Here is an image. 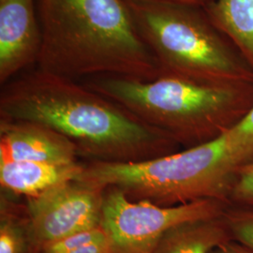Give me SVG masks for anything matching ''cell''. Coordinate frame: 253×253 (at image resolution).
Masks as SVG:
<instances>
[{
    "label": "cell",
    "instance_id": "19",
    "mask_svg": "<svg viewBox=\"0 0 253 253\" xmlns=\"http://www.w3.org/2000/svg\"><path fill=\"white\" fill-rule=\"evenodd\" d=\"M127 1V0H126ZM159 1H169V2H176V3H184V4H190L195 5L200 7H205L209 4L213 0H159Z\"/></svg>",
    "mask_w": 253,
    "mask_h": 253
},
{
    "label": "cell",
    "instance_id": "11",
    "mask_svg": "<svg viewBox=\"0 0 253 253\" xmlns=\"http://www.w3.org/2000/svg\"><path fill=\"white\" fill-rule=\"evenodd\" d=\"M234 240L224 214L182 222L169 229L153 253H210Z\"/></svg>",
    "mask_w": 253,
    "mask_h": 253
},
{
    "label": "cell",
    "instance_id": "8",
    "mask_svg": "<svg viewBox=\"0 0 253 253\" xmlns=\"http://www.w3.org/2000/svg\"><path fill=\"white\" fill-rule=\"evenodd\" d=\"M42 30L37 0H0V84L38 63Z\"/></svg>",
    "mask_w": 253,
    "mask_h": 253
},
{
    "label": "cell",
    "instance_id": "1",
    "mask_svg": "<svg viewBox=\"0 0 253 253\" xmlns=\"http://www.w3.org/2000/svg\"><path fill=\"white\" fill-rule=\"evenodd\" d=\"M0 118L48 126L89 162L139 163L180 148L163 131L84 84L39 69L2 85Z\"/></svg>",
    "mask_w": 253,
    "mask_h": 253
},
{
    "label": "cell",
    "instance_id": "9",
    "mask_svg": "<svg viewBox=\"0 0 253 253\" xmlns=\"http://www.w3.org/2000/svg\"><path fill=\"white\" fill-rule=\"evenodd\" d=\"M76 147L48 126L0 118V162L77 163Z\"/></svg>",
    "mask_w": 253,
    "mask_h": 253
},
{
    "label": "cell",
    "instance_id": "18",
    "mask_svg": "<svg viewBox=\"0 0 253 253\" xmlns=\"http://www.w3.org/2000/svg\"><path fill=\"white\" fill-rule=\"evenodd\" d=\"M210 253H253V250L235 240H231L217 247Z\"/></svg>",
    "mask_w": 253,
    "mask_h": 253
},
{
    "label": "cell",
    "instance_id": "5",
    "mask_svg": "<svg viewBox=\"0 0 253 253\" xmlns=\"http://www.w3.org/2000/svg\"><path fill=\"white\" fill-rule=\"evenodd\" d=\"M239 166L223 134L203 145L139 163L89 162L77 180L116 188L131 201L172 208L202 200L230 203Z\"/></svg>",
    "mask_w": 253,
    "mask_h": 253
},
{
    "label": "cell",
    "instance_id": "2",
    "mask_svg": "<svg viewBox=\"0 0 253 253\" xmlns=\"http://www.w3.org/2000/svg\"><path fill=\"white\" fill-rule=\"evenodd\" d=\"M42 30L38 69L69 79L162 75L126 0H37Z\"/></svg>",
    "mask_w": 253,
    "mask_h": 253
},
{
    "label": "cell",
    "instance_id": "13",
    "mask_svg": "<svg viewBox=\"0 0 253 253\" xmlns=\"http://www.w3.org/2000/svg\"><path fill=\"white\" fill-rule=\"evenodd\" d=\"M0 253H35L27 207L3 194L0 200Z\"/></svg>",
    "mask_w": 253,
    "mask_h": 253
},
{
    "label": "cell",
    "instance_id": "16",
    "mask_svg": "<svg viewBox=\"0 0 253 253\" xmlns=\"http://www.w3.org/2000/svg\"><path fill=\"white\" fill-rule=\"evenodd\" d=\"M230 203L237 207L253 208V163L243 165L237 170Z\"/></svg>",
    "mask_w": 253,
    "mask_h": 253
},
{
    "label": "cell",
    "instance_id": "4",
    "mask_svg": "<svg viewBox=\"0 0 253 253\" xmlns=\"http://www.w3.org/2000/svg\"><path fill=\"white\" fill-rule=\"evenodd\" d=\"M126 3L162 75L208 84L253 83V70L203 7L159 0Z\"/></svg>",
    "mask_w": 253,
    "mask_h": 253
},
{
    "label": "cell",
    "instance_id": "6",
    "mask_svg": "<svg viewBox=\"0 0 253 253\" xmlns=\"http://www.w3.org/2000/svg\"><path fill=\"white\" fill-rule=\"evenodd\" d=\"M230 204L202 200L172 208L148 201H131L116 188L105 190L101 227L113 253H153L163 235L182 222L218 217Z\"/></svg>",
    "mask_w": 253,
    "mask_h": 253
},
{
    "label": "cell",
    "instance_id": "7",
    "mask_svg": "<svg viewBox=\"0 0 253 253\" xmlns=\"http://www.w3.org/2000/svg\"><path fill=\"white\" fill-rule=\"evenodd\" d=\"M105 190L73 180L27 199L35 253L64 237L101 226Z\"/></svg>",
    "mask_w": 253,
    "mask_h": 253
},
{
    "label": "cell",
    "instance_id": "12",
    "mask_svg": "<svg viewBox=\"0 0 253 253\" xmlns=\"http://www.w3.org/2000/svg\"><path fill=\"white\" fill-rule=\"evenodd\" d=\"M204 9L253 71V0H213Z\"/></svg>",
    "mask_w": 253,
    "mask_h": 253
},
{
    "label": "cell",
    "instance_id": "10",
    "mask_svg": "<svg viewBox=\"0 0 253 253\" xmlns=\"http://www.w3.org/2000/svg\"><path fill=\"white\" fill-rule=\"evenodd\" d=\"M80 163L0 162L2 190L35 198L70 181L77 180L84 171Z\"/></svg>",
    "mask_w": 253,
    "mask_h": 253
},
{
    "label": "cell",
    "instance_id": "15",
    "mask_svg": "<svg viewBox=\"0 0 253 253\" xmlns=\"http://www.w3.org/2000/svg\"><path fill=\"white\" fill-rule=\"evenodd\" d=\"M224 217L233 239L253 250V208L230 205Z\"/></svg>",
    "mask_w": 253,
    "mask_h": 253
},
{
    "label": "cell",
    "instance_id": "3",
    "mask_svg": "<svg viewBox=\"0 0 253 253\" xmlns=\"http://www.w3.org/2000/svg\"><path fill=\"white\" fill-rule=\"evenodd\" d=\"M82 84L185 149L225 134L253 106V83L208 84L164 75L151 81L98 75Z\"/></svg>",
    "mask_w": 253,
    "mask_h": 253
},
{
    "label": "cell",
    "instance_id": "14",
    "mask_svg": "<svg viewBox=\"0 0 253 253\" xmlns=\"http://www.w3.org/2000/svg\"><path fill=\"white\" fill-rule=\"evenodd\" d=\"M227 144L239 168L253 163V106L226 133Z\"/></svg>",
    "mask_w": 253,
    "mask_h": 253
},
{
    "label": "cell",
    "instance_id": "17",
    "mask_svg": "<svg viewBox=\"0 0 253 253\" xmlns=\"http://www.w3.org/2000/svg\"><path fill=\"white\" fill-rule=\"evenodd\" d=\"M66 253H113V251L109 237L107 236L104 239L89 244L84 245Z\"/></svg>",
    "mask_w": 253,
    "mask_h": 253
}]
</instances>
